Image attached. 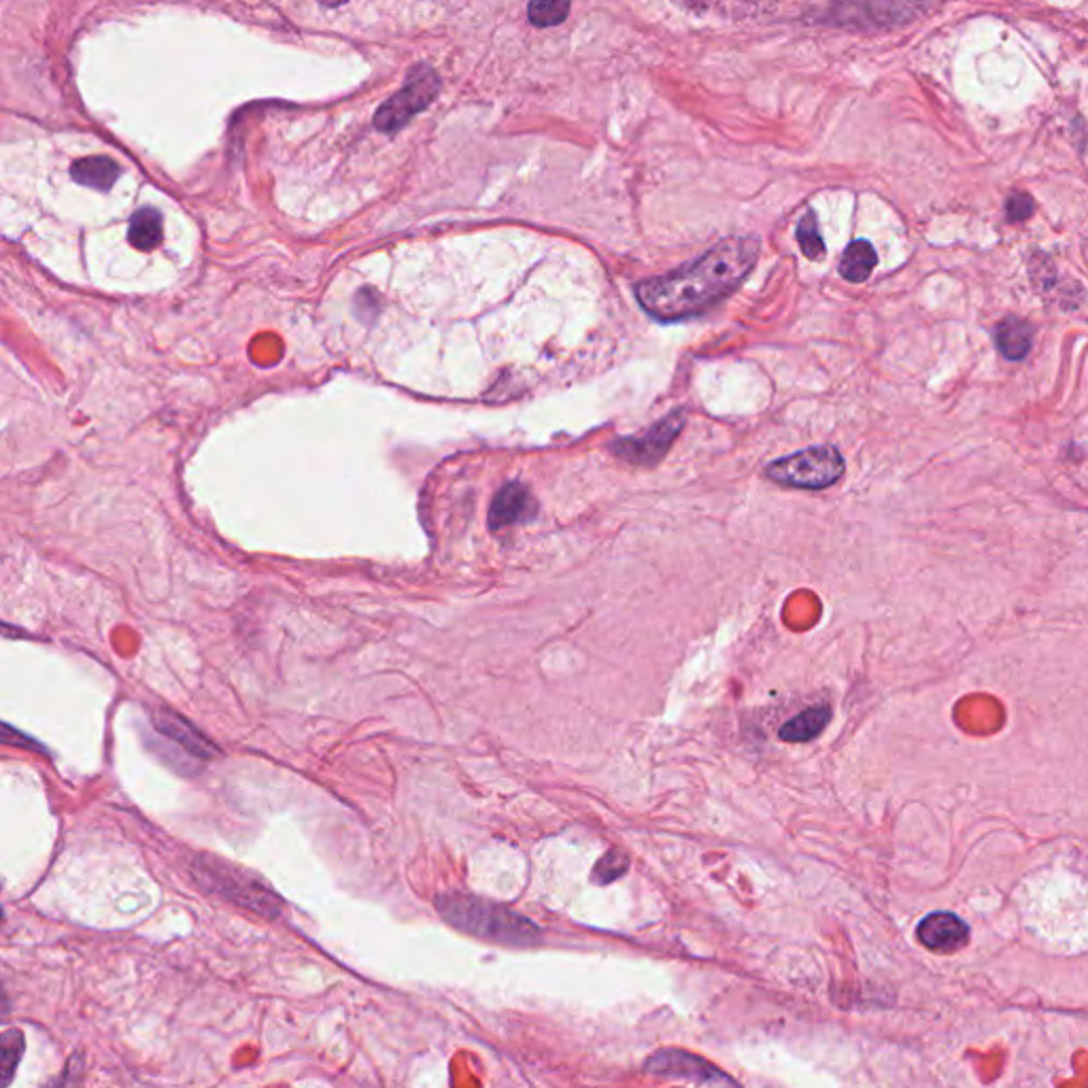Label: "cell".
<instances>
[{
    "mask_svg": "<svg viewBox=\"0 0 1088 1088\" xmlns=\"http://www.w3.org/2000/svg\"><path fill=\"white\" fill-rule=\"evenodd\" d=\"M760 249L762 243L755 236L725 238L693 265L640 281L636 298L648 315L659 322L702 315L740 288L757 265Z\"/></svg>",
    "mask_w": 1088,
    "mask_h": 1088,
    "instance_id": "obj_1",
    "label": "cell"
},
{
    "mask_svg": "<svg viewBox=\"0 0 1088 1088\" xmlns=\"http://www.w3.org/2000/svg\"><path fill=\"white\" fill-rule=\"evenodd\" d=\"M437 908L449 925L483 940L506 946H534L542 940L538 925L494 902L464 893H444L437 900Z\"/></svg>",
    "mask_w": 1088,
    "mask_h": 1088,
    "instance_id": "obj_2",
    "label": "cell"
},
{
    "mask_svg": "<svg viewBox=\"0 0 1088 1088\" xmlns=\"http://www.w3.org/2000/svg\"><path fill=\"white\" fill-rule=\"evenodd\" d=\"M192 874L205 891L238 904L240 908L262 914L266 918H277L283 911V904L274 891L260 883L254 874L230 865L224 859L203 854L194 861Z\"/></svg>",
    "mask_w": 1088,
    "mask_h": 1088,
    "instance_id": "obj_3",
    "label": "cell"
},
{
    "mask_svg": "<svg viewBox=\"0 0 1088 1088\" xmlns=\"http://www.w3.org/2000/svg\"><path fill=\"white\" fill-rule=\"evenodd\" d=\"M765 474L783 487L819 492L842 478L844 460L836 446L821 444L772 462Z\"/></svg>",
    "mask_w": 1088,
    "mask_h": 1088,
    "instance_id": "obj_4",
    "label": "cell"
},
{
    "mask_svg": "<svg viewBox=\"0 0 1088 1088\" xmlns=\"http://www.w3.org/2000/svg\"><path fill=\"white\" fill-rule=\"evenodd\" d=\"M441 79L430 66H417L409 75L405 88L391 96L375 116V123L383 132L400 130L412 116L423 111L439 94Z\"/></svg>",
    "mask_w": 1088,
    "mask_h": 1088,
    "instance_id": "obj_5",
    "label": "cell"
},
{
    "mask_svg": "<svg viewBox=\"0 0 1088 1088\" xmlns=\"http://www.w3.org/2000/svg\"><path fill=\"white\" fill-rule=\"evenodd\" d=\"M682 425H685V412H670L668 417L657 421L645 437L618 439L611 444V451L629 464L655 466L666 457L672 442L677 441Z\"/></svg>",
    "mask_w": 1088,
    "mask_h": 1088,
    "instance_id": "obj_6",
    "label": "cell"
},
{
    "mask_svg": "<svg viewBox=\"0 0 1088 1088\" xmlns=\"http://www.w3.org/2000/svg\"><path fill=\"white\" fill-rule=\"evenodd\" d=\"M916 938L929 950L957 952L970 941V927L952 912H934L920 920Z\"/></svg>",
    "mask_w": 1088,
    "mask_h": 1088,
    "instance_id": "obj_7",
    "label": "cell"
},
{
    "mask_svg": "<svg viewBox=\"0 0 1088 1088\" xmlns=\"http://www.w3.org/2000/svg\"><path fill=\"white\" fill-rule=\"evenodd\" d=\"M647 1071L657 1076L689 1078L698 1082H725L728 1078L708 1060L682 1051H664L647 1060Z\"/></svg>",
    "mask_w": 1088,
    "mask_h": 1088,
    "instance_id": "obj_8",
    "label": "cell"
},
{
    "mask_svg": "<svg viewBox=\"0 0 1088 1088\" xmlns=\"http://www.w3.org/2000/svg\"><path fill=\"white\" fill-rule=\"evenodd\" d=\"M538 506L530 492L521 483L504 485L489 506V528L494 531L510 528L515 524L528 521L536 515Z\"/></svg>",
    "mask_w": 1088,
    "mask_h": 1088,
    "instance_id": "obj_9",
    "label": "cell"
},
{
    "mask_svg": "<svg viewBox=\"0 0 1088 1088\" xmlns=\"http://www.w3.org/2000/svg\"><path fill=\"white\" fill-rule=\"evenodd\" d=\"M153 725L160 734L173 740L183 751H187L198 760H211L213 755H217V746L205 734H201L187 719L179 717L173 710H155Z\"/></svg>",
    "mask_w": 1088,
    "mask_h": 1088,
    "instance_id": "obj_10",
    "label": "cell"
},
{
    "mask_svg": "<svg viewBox=\"0 0 1088 1088\" xmlns=\"http://www.w3.org/2000/svg\"><path fill=\"white\" fill-rule=\"evenodd\" d=\"M995 343L1005 359L1019 362L1031 352L1033 327L1019 317H1005L995 330Z\"/></svg>",
    "mask_w": 1088,
    "mask_h": 1088,
    "instance_id": "obj_11",
    "label": "cell"
},
{
    "mask_svg": "<svg viewBox=\"0 0 1088 1088\" xmlns=\"http://www.w3.org/2000/svg\"><path fill=\"white\" fill-rule=\"evenodd\" d=\"M829 721H831V708L825 707V704L823 707L808 708V710L794 717L789 723H785L778 735H780V740L794 742V744L810 742L817 735H821Z\"/></svg>",
    "mask_w": 1088,
    "mask_h": 1088,
    "instance_id": "obj_12",
    "label": "cell"
},
{
    "mask_svg": "<svg viewBox=\"0 0 1088 1088\" xmlns=\"http://www.w3.org/2000/svg\"><path fill=\"white\" fill-rule=\"evenodd\" d=\"M71 175L77 183H82L86 187L109 190L118 181L119 169L111 158L94 155V158H84V160L75 162L71 169Z\"/></svg>",
    "mask_w": 1088,
    "mask_h": 1088,
    "instance_id": "obj_13",
    "label": "cell"
},
{
    "mask_svg": "<svg viewBox=\"0 0 1088 1088\" xmlns=\"http://www.w3.org/2000/svg\"><path fill=\"white\" fill-rule=\"evenodd\" d=\"M876 265H879L876 249L872 247V243L859 238V240H853L847 247L838 270H840V274L847 281H851V283H863L872 274V270L876 268Z\"/></svg>",
    "mask_w": 1088,
    "mask_h": 1088,
    "instance_id": "obj_14",
    "label": "cell"
},
{
    "mask_svg": "<svg viewBox=\"0 0 1088 1088\" xmlns=\"http://www.w3.org/2000/svg\"><path fill=\"white\" fill-rule=\"evenodd\" d=\"M128 240L132 247L149 251L160 245L162 240V215L155 208H141L132 215L130 228H128Z\"/></svg>",
    "mask_w": 1088,
    "mask_h": 1088,
    "instance_id": "obj_15",
    "label": "cell"
},
{
    "mask_svg": "<svg viewBox=\"0 0 1088 1088\" xmlns=\"http://www.w3.org/2000/svg\"><path fill=\"white\" fill-rule=\"evenodd\" d=\"M24 1055V1033L18 1030H9L0 1037V1087L9 1088L15 1069Z\"/></svg>",
    "mask_w": 1088,
    "mask_h": 1088,
    "instance_id": "obj_16",
    "label": "cell"
},
{
    "mask_svg": "<svg viewBox=\"0 0 1088 1088\" xmlns=\"http://www.w3.org/2000/svg\"><path fill=\"white\" fill-rule=\"evenodd\" d=\"M797 243H799V247H801V254H804L808 260L817 262V260H821V258H823L825 243L823 238H821V233H819V222H817L815 211H808V213L801 217V222H799V226H797Z\"/></svg>",
    "mask_w": 1088,
    "mask_h": 1088,
    "instance_id": "obj_17",
    "label": "cell"
},
{
    "mask_svg": "<svg viewBox=\"0 0 1088 1088\" xmlns=\"http://www.w3.org/2000/svg\"><path fill=\"white\" fill-rule=\"evenodd\" d=\"M568 13H570V2H561V0L531 2L528 7V18H530L531 24L538 29L558 26L561 22H565Z\"/></svg>",
    "mask_w": 1088,
    "mask_h": 1088,
    "instance_id": "obj_18",
    "label": "cell"
},
{
    "mask_svg": "<svg viewBox=\"0 0 1088 1088\" xmlns=\"http://www.w3.org/2000/svg\"><path fill=\"white\" fill-rule=\"evenodd\" d=\"M627 870H629L627 854H623L621 851H608L595 863V868L591 872V881L595 884L615 883Z\"/></svg>",
    "mask_w": 1088,
    "mask_h": 1088,
    "instance_id": "obj_19",
    "label": "cell"
},
{
    "mask_svg": "<svg viewBox=\"0 0 1088 1088\" xmlns=\"http://www.w3.org/2000/svg\"><path fill=\"white\" fill-rule=\"evenodd\" d=\"M1033 211H1035L1033 198H1031L1030 194H1023V192L1012 194L1008 198V203H1005V215H1008L1010 222H1025V219H1030L1031 215H1033Z\"/></svg>",
    "mask_w": 1088,
    "mask_h": 1088,
    "instance_id": "obj_20",
    "label": "cell"
},
{
    "mask_svg": "<svg viewBox=\"0 0 1088 1088\" xmlns=\"http://www.w3.org/2000/svg\"><path fill=\"white\" fill-rule=\"evenodd\" d=\"M82 1076H84V1059L77 1055L66 1063L64 1071L60 1074L56 1080H52L47 1087L43 1088H77Z\"/></svg>",
    "mask_w": 1088,
    "mask_h": 1088,
    "instance_id": "obj_21",
    "label": "cell"
}]
</instances>
